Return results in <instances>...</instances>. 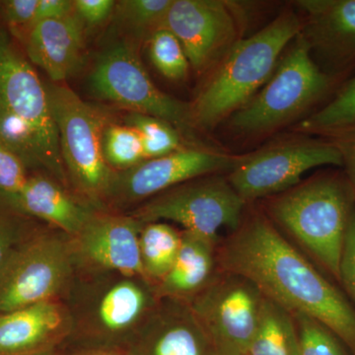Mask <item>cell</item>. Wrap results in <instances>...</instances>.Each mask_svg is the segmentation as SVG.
<instances>
[{"mask_svg":"<svg viewBox=\"0 0 355 355\" xmlns=\"http://www.w3.org/2000/svg\"><path fill=\"white\" fill-rule=\"evenodd\" d=\"M223 272L251 280L265 297L324 324L355 355V309L275 228L256 214L241 223L219 249Z\"/></svg>","mask_w":355,"mask_h":355,"instance_id":"6da1fadb","label":"cell"},{"mask_svg":"<svg viewBox=\"0 0 355 355\" xmlns=\"http://www.w3.org/2000/svg\"><path fill=\"white\" fill-rule=\"evenodd\" d=\"M13 35L0 24V141L26 165L67 181L46 85Z\"/></svg>","mask_w":355,"mask_h":355,"instance_id":"7a4b0ae2","label":"cell"},{"mask_svg":"<svg viewBox=\"0 0 355 355\" xmlns=\"http://www.w3.org/2000/svg\"><path fill=\"white\" fill-rule=\"evenodd\" d=\"M302 30L297 14L286 11L249 38L239 40L191 104L200 130H210L230 118L268 83L282 51Z\"/></svg>","mask_w":355,"mask_h":355,"instance_id":"3957f363","label":"cell"},{"mask_svg":"<svg viewBox=\"0 0 355 355\" xmlns=\"http://www.w3.org/2000/svg\"><path fill=\"white\" fill-rule=\"evenodd\" d=\"M354 209L352 184L347 177L336 174L293 187L270 205L275 220L338 280L343 243Z\"/></svg>","mask_w":355,"mask_h":355,"instance_id":"277c9868","label":"cell"},{"mask_svg":"<svg viewBox=\"0 0 355 355\" xmlns=\"http://www.w3.org/2000/svg\"><path fill=\"white\" fill-rule=\"evenodd\" d=\"M335 83L318 67L300 33L261 91L230 116V127L243 135L272 132L323 99Z\"/></svg>","mask_w":355,"mask_h":355,"instance_id":"5b68a950","label":"cell"},{"mask_svg":"<svg viewBox=\"0 0 355 355\" xmlns=\"http://www.w3.org/2000/svg\"><path fill=\"white\" fill-rule=\"evenodd\" d=\"M93 93L130 113L147 114L167 121L189 144L200 140L193 121L191 104L180 101L161 91L151 80L133 46L114 44L102 53L90 76Z\"/></svg>","mask_w":355,"mask_h":355,"instance_id":"8992f818","label":"cell"},{"mask_svg":"<svg viewBox=\"0 0 355 355\" xmlns=\"http://www.w3.org/2000/svg\"><path fill=\"white\" fill-rule=\"evenodd\" d=\"M46 90L65 170L84 196L106 198L116 172L103 153L104 118L64 84H49Z\"/></svg>","mask_w":355,"mask_h":355,"instance_id":"52a82bcc","label":"cell"},{"mask_svg":"<svg viewBox=\"0 0 355 355\" xmlns=\"http://www.w3.org/2000/svg\"><path fill=\"white\" fill-rule=\"evenodd\" d=\"M245 200L217 175L198 178L156 196L142 205L135 216L141 222L170 220L184 231L216 242L218 231H235L242 223Z\"/></svg>","mask_w":355,"mask_h":355,"instance_id":"ba28073f","label":"cell"},{"mask_svg":"<svg viewBox=\"0 0 355 355\" xmlns=\"http://www.w3.org/2000/svg\"><path fill=\"white\" fill-rule=\"evenodd\" d=\"M263 299L251 280L223 272L197 294L191 309L216 350L247 355Z\"/></svg>","mask_w":355,"mask_h":355,"instance_id":"9c48e42d","label":"cell"},{"mask_svg":"<svg viewBox=\"0 0 355 355\" xmlns=\"http://www.w3.org/2000/svg\"><path fill=\"white\" fill-rule=\"evenodd\" d=\"M327 165L343 166L342 154L331 140H296L243 156L228 181L247 202L291 190L306 172Z\"/></svg>","mask_w":355,"mask_h":355,"instance_id":"30bf717a","label":"cell"},{"mask_svg":"<svg viewBox=\"0 0 355 355\" xmlns=\"http://www.w3.org/2000/svg\"><path fill=\"white\" fill-rule=\"evenodd\" d=\"M71 251L55 235L14 249L0 266V314L53 300L71 272Z\"/></svg>","mask_w":355,"mask_h":355,"instance_id":"8fae6325","label":"cell"},{"mask_svg":"<svg viewBox=\"0 0 355 355\" xmlns=\"http://www.w3.org/2000/svg\"><path fill=\"white\" fill-rule=\"evenodd\" d=\"M243 156L229 155L214 148L184 147L162 157L147 159L116 176L106 198L132 202L205 176L232 171Z\"/></svg>","mask_w":355,"mask_h":355,"instance_id":"7c38bea8","label":"cell"},{"mask_svg":"<svg viewBox=\"0 0 355 355\" xmlns=\"http://www.w3.org/2000/svg\"><path fill=\"white\" fill-rule=\"evenodd\" d=\"M163 28L177 37L197 71L225 57L239 41L234 4L221 0H173Z\"/></svg>","mask_w":355,"mask_h":355,"instance_id":"4fadbf2b","label":"cell"},{"mask_svg":"<svg viewBox=\"0 0 355 355\" xmlns=\"http://www.w3.org/2000/svg\"><path fill=\"white\" fill-rule=\"evenodd\" d=\"M301 35L327 76L336 80L355 67V0H301Z\"/></svg>","mask_w":355,"mask_h":355,"instance_id":"5bb4252c","label":"cell"},{"mask_svg":"<svg viewBox=\"0 0 355 355\" xmlns=\"http://www.w3.org/2000/svg\"><path fill=\"white\" fill-rule=\"evenodd\" d=\"M142 222L133 217L93 214L76 235L78 251L93 266L123 277H146L140 258Z\"/></svg>","mask_w":355,"mask_h":355,"instance_id":"9a60e30c","label":"cell"},{"mask_svg":"<svg viewBox=\"0 0 355 355\" xmlns=\"http://www.w3.org/2000/svg\"><path fill=\"white\" fill-rule=\"evenodd\" d=\"M17 41L32 64L53 83L67 80L83 64L84 24L76 13L37 23Z\"/></svg>","mask_w":355,"mask_h":355,"instance_id":"2e32d148","label":"cell"},{"mask_svg":"<svg viewBox=\"0 0 355 355\" xmlns=\"http://www.w3.org/2000/svg\"><path fill=\"white\" fill-rule=\"evenodd\" d=\"M69 329L55 301H44L0 314V355L51 352Z\"/></svg>","mask_w":355,"mask_h":355,"instance_id":"e0dca14e","label":"cell"},{"mask_svg":"<svg viewBox=\"0 0 355 355\" xmlns=\"http://www.w3.org/2000/svg\"><path fill=\"white\" fill-rule=\"evenodd\" d=\"M214 345L191 307L163 310L128 355H214Z\"/></svg>","mask_w":355,"mask_h":355,"instance_id":"ac0fdd59","label":"cell"},{"mask_svg":"<svg viewBox=\"0 0 355 355\" xmlns=\"http://www.w3.org/2000/svg\"><path fill=\"white\" fill-rule=\"evenodd\" d=\"M6 200L25 214L49 222L69 235H78L93 216L60 184L41 175L28 177L19 193Z\"/></svg>","mask_w":355,"mask_h":355,"instance_id":"d6986e66","label":"cell"},{"mask_svg":"<svg viewBox=\"0 0 355 355\" xmlns=\"http://www.w3.org/2000/svg\"><path fill=\"white\" fill-rule=\"evenodd\" d=\"M216 242L183 231L179 253L161 280L160 293L172 298L197 295L214 279Z\"/></svg>","mask_w":355,"mask_h":355,"instance_id":"ffe728a7","label":"cell"},{"mask_svg":"<svg viewBox=\"0 0 355 355\" xmlns=\"http://www.w3.org/2000/svg\"><path fill=\"white\" fill-rule=\"evenodd\" d=\"M149 308V296L137 282L123 279L103 293L95 308V321L103 333L121 335L135 326Z\"/></svg>","mask_w":355,"mask_h":355,"instance_id":"44dd1931","label":"cell"},{"mask_svg":"<svg viewBox=\"0 0 355 355\" xmlns=\"http://www.w3.org/2000/svg\"><path fill=\"white\" fill-rule=\"evenodd\" d=\"M247 355H299L297 329L288 311L265 297Z\"/></svg>","mask_w":355,"mask_h":355,"instance_id":"7402d4cb","label":"cell"},{"mask_svg":"<svg viewBox=\"0 0 355 355\" xmlns=\"http://www.w3.org/2000/svg\"><path fill=\"white\" fill-rule=\"evenodd\" d=\"M300 128L330 140L355 132V76L333 99L301 121Z\"/></svg>","mask_w":355,"mask_h":355,"instance_id":"603a6c76","label":"cell"},{"mask_svg":"<svg viewBox=\"0 0 355 355\" xmlns=\"http://www.w3.org/2000/svg\"><path fill=\"white\" fill-rule=\"evenodd\" d=\"M182 234L161 222H149L139 235L140 258L146 277L162 280L176 260Z\"/></svg>","mask_w":355,"mask_h":355,"instance_id":"cb8c5ba5","label":"cell"},{"mask_svg":"<svg viewBox=\"0 0 355 355\" xmlns=\"http://www.w3.org/2000/svg\"><path fill=\"white\" fill-rule=\"evenodd\" d=\"M125 125L135 128L141 137L144 159L162 157L184 148V139L176 128L155 116L130 113Z\"/></svg>","mask_w":355,"mask_h":355,"instance_id":"d4e9b609","label":"cell"},{"mask_svg":"<svg viewBox=\"0 0 355 355\" xmlns=\"http://www.w3.org/2000/svg\"><path fill=\"white\" fill-rule=\"evenodd\" d=\"M103 153L112 169L125 171L144 159L139 133L128 125H109L103 133Z\"/></svg>","mask_w":355,"mask_h":355,"instance_id":"484cf974","label":"cell"},{"mask_svg":"<svg viewBox=\"0 0 355 355\" xmlns=\"http://www.w3.org/2000/svg\"><path fill=\"white\" fill-rule=\"evenodd\" d=\"M149 55L158 71L170 80H183L191 65L179 40L162 28L148 38Z\"/></svg>","mask_w":355,"mask_h":355,"instance_id":"4316f807","label":"cell"},{"mask_svg":"<svg viewBox=\"0 0 355 355\" xmlns=\"http://www.w3.org/2000/svg\"><path fill=\"white\" fill-rule=\"evenodd\" d=\"M173 0H123L116 3L114 14L123 25L140 34L162 29Z\"/></svg>","mask_w":355,"mask_h":355,"instance_id":"83f0119b","label":"cell"},{"mask_svg":"<svg viewBox=\"0 0 355 355\" xmlns=\"http://www.w3.org/2000/svg\"><path fill=\"white\" fill-rule=\"evenodd\" d=\"M297 329L299 355H350L324 324L306 315H292Z\"/></svg>","mask_w":355,"mask_h":355,"instance_id":"f1b7e54d","label":"cell"},{"mask_svg":"<svg viewBox=\"0 0 355 355\" xmlns=\"http://www.w3.org/2000/svg\"><path fill=\"white\" fill-rule=\"evenodd\" d=\"M39 0L0 1V16L14 38L19 40L34 26Z\"/></svg>","mask_w":355,"mask_h":355,"instance_id":"f546056e","label":"cell"},{"mask_svg":"<svg viewBox=\"0 0 355 355\" xmlns=\"http://www.w3.org/2000/svg\"><path fill=\"white\" fill-rule=\"evenodd\" d=\"M27 179L22 159L0 141V191L6 198L13 197L24 187Z\"/></svg>","mask_w":355,"mask_h":355,"instance_id":"4dcf8cb0","label":"cell"},{"mask_svg":"<svg viewBox=\"0 0 355 355\" xmlns=\"http://www.w3.org/2000/svg\"><path fill=\"white\" fill-rule=\"evenodd\" d=\"M338 282L355 303V209L350 216L349 227L343 243Z\"/></svg>","mask_w":355,"mask_h":355,"instance_id":"1f68e13d","label":"cell"},{"mask_svg":"<svg viewBox=\"0 0 355 355\" xmlns=\"http://www.w3.org/2000/svg\"><path fill=\"white\" fill-rule=\"evenodd\" d=\"M116 3L114 0H74V13L83 24L95 27L111 17Z\"/></svg>","mask_w":355,"mask_h":355,"instance_id":"d6a6232c","label":"cell"},{"mask_svg":"<svg viewBox=\"0 0 355 355\" xmlns=\"http://www.w3.org/2000/svg\"><path fill=\"white\" fill-rule=\"evenodd\" d=\"M73 13L72 0H39L34 25L42 21L67 17Z\"/></svg>","mask_w":355,"mask_h":355,"instance_id":"836d02e7","label":"cell"},{"mask_svg":"<svg viewBox=\"0 0 355 355\" xmlns=\"http://www.w3.org/2000/svg\"><path fill=\"white\" fill-rule=\"evenodd\" d=\"M331 140L342 154L343 166L347 171V179L355 193V132Z\"/></svg>","mask_w":355,"mask_h":355,"instance_id":"e575fe53","label":"cell"},{"mask_svg":"<svg viewBox=\"0 0 355 355\" xmlns=\"http://www.w3.org/2000/svg\"><path fill=\"white\" fill-rule=\"evenodd\" d=\"M15 237L12 224L6 217L0 216V266L12 251Z\"/></svg>","mask_w":355,"mask_h":355,"instance_id":"d590c367","label":"cell"},{"mask_svg":"<svg viewBox=\"0 0 355 355\" xmlns=\"http://www.w3.org/2000/svg\"><path fill=\"white\" fill-rule=\"evenodd\" d=\"M72 355H123L119 354L118 352L111 349H91L80 350V352H76V354Z\"/></svg>","mask_w":355,"mask_h":355,"instance_id":"8d00e7d4","label":"cell"},{"mask_svg":"<svg viewBox=\"0 0 355 355\" xmlns=\"http://www.w3.org/2000/svg\"><path fill=\"white\" fill-rule=\"evenodd\" d=\"M18 355H55V354H53V350H51V352H35V354H18Z\"/></svg>","mask_w":355,"mask_h":355,"instance_id":"74e56055","label":"cell"},{"mask_svg":"<svg viewBox=\"0 0 355 355\" xmlns=\"http://www.w3.org/2000/svg\"><path fill=\"white\" fill-rule=\"evenodd\" d=\"M214 355H243V354H228V352H218V350H216V352H214Z\"/></svg>","mask_w":355,"mask_h":355,"instance_id":"f35d334b","label":"cell"}]
</instances>
